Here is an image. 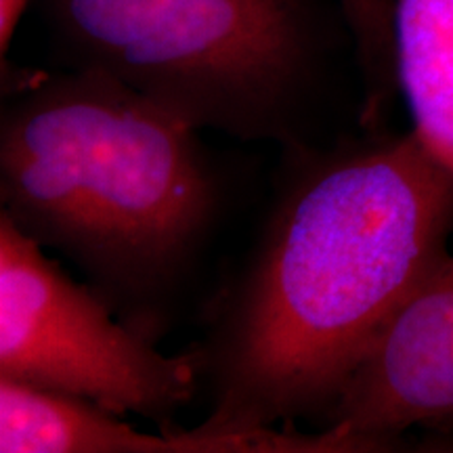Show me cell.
Segmentation results:
<instances>
[{
  "mask_svg": "<svg viewBox=\"0 0 453 453\" xmlns=\"http://www.w3.org/2000/svg\"><path fill=\"white\" fill-rule=\"evenodd\" d=\"M197 350L208 430L321 422L453 246V174L416 134L304 151Z\"/></svg>",
  "mask_w": 453,
  "mask_h": 453,
  "instance_id": "6da1fadb",
  "label": "cell"
},
{
  "mask_svg": "<svg viewBox=\"0 0 453 453\" xmlns=\"http://www.w3.org/2000/svg\"><path fill=\"white\" fill-rule=\"evenodd\" d=\"M200 130L104 73H36L0 111V214L157 342L219 217Z\"/></svg>",
  "mask_w": 453,
  "mask_h": 453,
  "instance_id": "7a4b0ae2",
  "label": "cell"
},
{
  "mask_svg": "<svg viewBox=\"0 0 453 453\" xmlns=\"http://www.w3.org/2000/svg\"><path fill=\"white\" fill-rule=\"evenodd\" d=\"M34 7L67 67L127 84L197 130L296 150L338 3L34 0Z\"/></svg>",
  "mask_w": 453,
  "mask_h": 453,
  "instance_id": "3957f363",
  "label": "cell"
},
{
  "mask_svg": "<svg viewBox=\"0 0 453 453\" xmlns=\"http://www.w3.org/2000/svg\"><path fill=\"white\" fill-rule=\"evenodd\" d=\"M0 378L170 430L202 387L197 350L166 355L0 214Z\"/></svg>",
  "mask_w": 453,
  "mask_h": 453,
  "instance_id": "277c9868",
  "label": "cell"
},
{
  "mask_svg": "<svg viewBox=\"0 0 453 453\" xmlns=\"http://www.w3.org/2000/svg\"><path fill=\"white\" fill-rule=\"evenodd\" d=\"M384 451L413 428H453V246L387 321L319 422Z\"/></svg>",
  "mask_w": 453,
  "mask_h": 453,
  "instance_id": "5b68a950",
  "label": "cell"
},
{
  "mask_svg": "<svg viewBox=\"0 0 453 453\" xmlns=\"http://www.w3.org/2000/svg\"><path fill=\"white\" fill-rule=\"evenodd\" d=\"M0 453H359V447L326 428L147 433L88 401L0 378Z\"/></svg>",
  "mask_w": 453,
  "mask_h": 453,
  "instance_id": "8992f818",
  "label": "cell"
},
{
  "mask_svg": "<svg viewBox=\"0 0 453 453\" xmlns=\"http://www.w3.org/2000/svg\"><path fill=\"white\" fill-rule=\"evenodd\" d=\"M393 55L410 130L453 174V0H393Z\"/></svg>",
  "mask_w": 453,
  "mask_h": 453,
  "instance_id": "52a82bcc",
  "label": "cell"
},
{
  "mask_svg": "<svg viewBox=\"0 0 453 453\" xmlns=\"http://www.w3.org/2000/svg\"><path fill=\"white\" fill-rule=\"evenodd\" d=\"M347 32L355 44L357 61L364 73V110L361 122L376 128L396 88L393 55V0H336Z\"/></svg>",
  "mask_w": 453,
  "mask_h": 453,
  "instance_id": "ba28073f",
  "label": "cell"
},
{
  "mask_svg": "<svg viewBox=\"0 0 453 453\" xmlns=\"http://www.w3.org/2000/svg\"><path fill=\"white\" fill-rule=\"evenodd\" d=\"M32 4L34 0H0V53L3 55H7L17 27Z\"/></svg>",
  "mask_w": 453,
  "mask_h": 453,
  "instance_id": "9c48e42d",
  "label": "cell"
}]
</instances>
